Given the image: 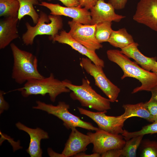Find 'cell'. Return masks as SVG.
<instances>
[{"instance_id":"4316f807","label":"cell","mask_w":157,"mask_h":157,"mask_svg":"<svg viewBox=\"0 0 157 157\" xmlns=\"http://www.w3.org/2000/svg\"><path fill=\"white\" fill-rule=\"evenodd\" d=\"M144 104L147 109L153 117L157 114V101L156 100L151 97L150 100Z\"/></svg>"},{"instance_id":"ffe728a7","label":"cell","mask_w":157,"mask_h":157,"mask_svg":"<svg viewBox=\"0 0 157 157\" xmlns=\"http://www.w3.org/2000/svg\"><path fill=\"white\" fill-rule=\"evenodd\" d=\"M108 42L112 46L121 49L135 42L132 36L125 28L113 30Z\"/></svg>"},{"instance_id":"6da1fadb","label":"cell","mask_w":157,"mask_h":157,"mask_svg":"<svg viewBox=\"0 0 157 157\" xmlns=\"http://www.w3.org/2000/svg\"><path fill=\"white\" fill-rule=\"evenodd\" d=\"M106 54L109 60L117 64L123 72L121 79L126 77H132L138 79L141 83V85L134 88L132 93L142 91H151L157 85V76L155 73L140 67L120 51L109 49L107 51Z\"/></svg>"},{"instance_id":"8d00e7d4","label":"cell","mask_w":157,"mask_h":157,"mask_svg":"<svg viewBox=\"0 0 157 157\" xmlns=\"http://www.w3.org/2000/svg\"><path fill=\"white\" fill-rule=\"evenodd\" d=\"M153 122H157V114L155 116L153 117Z\"/></svg>"},{"instance_id":"4dcf8cb0","label":"cell","mask_w":157,"mask_h":157,"mask_svg":"<svg viewBox=\"0 0 157 157\" xmlns=\"http://www.w3.org/2000/svg\"><path fill=\"white\" fill-rule=\"evenodd\" d=\"M4 91L0 90V114L2 113L5 110H8L9 108V105L4 99Z\"/></svg>"},{"instance_id":"e0dca14e","label":"cell","mask_w":157,"mask_h":157,"mask_svg":"<svg viewBox=\"0 0 157 157\" xmlns=\"http://www.w3.org/2000/svg\"><path fill=\"white\" fill-rule=\"evenodd\" d=\"M18 16L4 17L0 21V49H4L19 36Z\"/></svg>"},{"instance_id":"5b68a950","label":"cell","mask_w":157,"mask_h":157,"mask_svg":"<svg viewBox=\"0 0 157 157\" xmlns=\"http://www.w3.org/2000/svg\"><path fill=\"white\" fill-rule=\"evenodd\" d=\"M37 23L34 26L28 22L25 23L26 31L22 36L24 44L26 45H32L35 37L38 35H50V39L58 33L63 26V20L60 16L47 15L41 11Z\"/></svg>"},{"instance_id":"277c9868","label":"cell","mask_w":157,"mask_h":157,"mask_svg":"<svg viewBox=\"0 0 157 157\" xmlns=\"http://www.w3.org/2000/svg\"><path fill=\"white\" fill-rule=\"evenodd\" d=\"M15 90L20 92L24 97L32 95L40 94L44 96L48 94L50 100L53 102L60 94L71 91L62 81L55 78L52 73L47 77L29 80L26 82L23 87Z\"/></svg>"},{"instance_id":"cb8c5ba5","label":"cell","mask_w":157,"mask_h":157,"mask_svg":"<svg viewBox=\"0 0 157 157\" xmlns=\"http://www.w3.org/2000/svg\"><path fill=\"white\" fill-rule=\"evenodd\" d=\"M144 136L134 137L126 140L124 147L121 149V157H136L137 149L140 144Z\"/></svg>"},{"instance_id":"5bb4252c","label":"cell","mask_w":157,"mask_h":157,"mask_svg":"<svg viewBox=\"0 0 157 157\" xmlns=\"http://www.w3.org/2000/svg\"><path fill=\"white\" fill-rule=\"evenodd\" d=\"M65 143L62 154L64 157L74 156L81 152H84L87 146L91 143L89 136L79 131L76 128H72Z\"/></svg>"},{"instance_id":"7c38bea8","label":"cell","mask_w":157,"mask_h":157,"mask_svg":"<svg viewBox=\"0 0 157 157\" xmlns=\"http://www.w3.org/2000/svg\"><path fill=\"white\" fill-rule=\"evenodd\" d=\"M133 19L157 32V0H140Z\"/></svg>"},{"instance_id":"d590c367","label":"cell","mask_w":157,"mask_h":157,"mask_svg":"<svg viewBox=\"0 0 157 157\" xmlns=\"http://www.w3.org/2000/svg\"><path fill=\"white\" fill-rule=\"evenodd\" d=\"M152 72L155 73L157 76V62H156L154 67L151 70Z\"/></svg>"},{"instance_id":"d4e9b609","label":"cell","mask_w":157,"mask_h":157,"mask_svg":"<svg viewBox=\"0 0 157 157\" xmlns=\"http://www.w3.org/2000/svg\"><path fill=\"white\" fill-rule=\"evenodd\" d=\"M157 133V122H154L152 124L143 126L141 130L138 131L129 132L124 130V132L122 135L126 141L134 137Z\"/></svg>"},{"instance_id":"30bf717a","label":"cell","mask_w":157,"mask_h":157,"mask_svg":"<svg viewBox=\"0 0 157 157\" xmlns=\"http://www.w3.org/2000/svg\"><path fill=\"white\" fill-rule=\"evenodd\" d=\"M68 23L70 28L68 33L75 40L91 50L95 51L102 48L95 37L96 24H84L72 19Z\"/></svg>"},{"instance_id":"2e32d148","label":"cell","mask_w":157,"mask_h":157,"mask_svg":"<svg viewBox=\"0 0 157 157\" xmlns=\"http://www.w3.org/2000/svg\"><path fill=\"white\" fill-rule=\"evenodd\" d=\"M19 130L27 133L30 136V142L27 153L31 157H41L42 154L41 148V141L42 139L49 138L48 133L40 128L33 129L28 127L20 122L15 124Z\"/></svg>"},{"instance_id":"f546056e","label":"cell","mask_w":157,"mask_h":157,"mask_svg":"<svg viewBox=\"0 0 157 157\" xmlns=\"http://www.w3.org/2000/svg\"><path fill=\"white\" fill-rule=\"evenodd\" d=\"M79 5L87 10L94 6L99 0H78Z\"/></svg>"},{"instance_id":"e575fe53","label":"cell","mask_w":157,"mask_h":157,"mask_svg":"<svg viewBox=\"0 0 157 157\" xmlns=\"http://www.w3.org/2000/svg\"><path fill=\"white\" fill-rule=\"evenodd\" d=\"M151 96L157 101V85L154 87L151 90Z\"/></svg>"},{"instance_id":"d6986e66","label":"cell","mask_w":157,"mask_h":157,"mask_svg":"<svg viewBox=\"0 0 157 157\" xmlns=\"http://www.w3.org/2000/svg\"><path fill=\"white\" fill-rule=\"evenodd\" d=\"M124 112L121 115L122 117L127 119L132 117H138L153 122V117L145 106L144 103L140 102L136 104H126L122 106Z\"/></svg>"},{"instance_id":"ac0fdd59","label":"cell","mask_w":157,"mask_h":157,"mask_svg":"<svg viewBox=\"0 0 157 157\" xmlns=\"http://www.w3.org/2000/svg\"><path fill=\"white\" fill-rule=\"evenodd\" d=\"M138 44L134 42L121 49V52L129 58L134 59L144 69L150 71L153 69L157 60L156 57H149L143 54L138 49Z\"/></svg>"},{"instance_id":"ba28073f","label":"cell","mask_w":157,"mask_h":157,"mask_svg":"<svg viewBox=\"0 0 157 157\" xmlns=\"http://www.w3.org/2000/svg\"><path fill=\"white\" fill-rule=\"evenodd\" d=\"M93 133H87L93 144L92 151L101 154L110 149H122L126 141L121 134L111 133L99 129Z\"/></svg>"},{"instance_id":"7402d4cb","label":"cell","mask_w":157,"mask_h":157,"mask_svg":"<svg viewBox=\"0 0 157 157\" xmlns=\"http://www.w3.org/2000/svg\"><path fill=\"white\" fill-rule=\"evenodd\" d=\"M19 7L17 0H0V16H18Z\"/></svg>"},{"instance_id":"83f0119b","label":"cell","mask_w":157,"mask_h":157,"mask_svg":"<svg viewBox=\"0 0 157 157\" xmlns=\"http://www.w3.org/2000/svg\"><path fill=\"white\" fill-rule=\"evenodd\" d=\"M121 149H110L102 154L101 157H119L121 156Z\"/></svg>"},{"instance_id":"836d02e7","label":"cell","mask_w":157,"mask_h":157,"mask_svg":"<svg viewBox=\"0 0 157 157\" xmlns=\"http://www.w3.org/2000/svg\"><path fill=\"white\" fill-rule=\"evenodd\" d=\"M48 153L50 157H64L62 153L59 154L57 153L50 148L48 149Z\"/></svg>"},{"instance_id":"7a4b0ae2","label":"cell","mask_w":157,"mask_h":157,"mask_svg":"<svg viewBox=\"0 0 157 157\" xmlns=\"http://www.w3.org/2000/svg\"><path fill=\"white\" fill-rule=\"evenodd\" d=\"M10 47L13 58L12 77L21 84L33 79L44 78L38 69V59L31 53L19 49L13 43Z\"/></svg>"},{"instance_id":"4fadbf2b","label":"cell","mask_w":157,"mask_h":157,"mask_svg":"<svg viewBox=\"0 0 157 157\" xmlns=\"http://www.w3.org/2000/svg\"><path fill=\"white\" fill-rule=\"evenodd\" d=\"M113 6L105 2L104 0H99L95 5L90 10L91 21V24H96L104 22L113 21L118 22L126 17L115 13Z\"/></svg>"},{"instance_id":"3957f363","label":"cell","mask_w":157,"mask_h":157,"mask_svg":"<svg viewBox=\"0 0 157 157\" xmlns=\"http://www.w3.org/2000/svg\"><path fill=\"white\" fill-rule=\"evenodd\" d=\"M62 81L72 91L70 94L71 98L74 100L78 101L82 106L99 112L107 111L111 109V102L109 99L96 92L91 86L88 79L83 78L81 85L73 84L67 79Z\"/></svg>"},{"instance_id":"52a82bcc","label":"cell","mask_w":157,"mask_h":157,"mask_svg":"<svg viewBox=\"0 0 157 157\" xmlns=\"http://www.w3.org/2000/svg\"><path fill=\"white\" fill-rule=\"evenodd\" d=\"M80 65L93 77L95 85L105 94L111 102H118L120 89L107 77L104 72L103 67L96 65L87 57L81 59Z\"/></svg>"},{"instance_id":"9c48e42d","label":"cell","mask_w":157,"mask_h":157,"mask_svg":"<svg viewBox=\"0 0 157 157\" xmlns=\"http://www.w3.org/2000/svg\"><path fill=\"white\" fill-rule=\"evenodd\" d=\"M77 109L80 114L88 117L95 122L99 129L115 134L123 133L124 123L126 119L123 118L121 115L110 116L105 114L107 111L94 112L80 107H77Z\"/></svg>"},{"instance_id":"9a60e30c","label":"cell","mask_w":157,"mask_h":157,"mask_svg":"<svg viewBox=\"0 0 157 157\" xmlns=\"http://www.w3.org/2000/svg\"><path fill=\"white\" fill-rule=\"evenodd\" d=\"M50 39L54 42H57L59 43L69 45L73 49L89 58L96 65L103 68L104 67V61L99 58L95 51L87 48L74 39L68 32L65 31H61L59 34H57L53 37Z\"/></svg>"},{"instance_id":"603a6c76","label":"cell","mask_w":157,"mask_h":157,"mask_svg":"<svg viewBox=\"0 0 157 157\" xmlns=\"http://www.w3.org/2000/svg\"><path fill=\"white\" fill-rule=\"evenodd\" d=\"M112 24L111 22H104L96 24L95 35L99 43L108 42L113 31Z\"/></svg>"},{"instance_id":"f1b7e54d","label":"cell","mask_w":157,"mask_h":157,"mask_svg":"<svg viewBox=\"0 0 157 157\" xmlns=\"http://www.w3.org/2000/svg\"><path fill=\"white\" fill-rule=\"evenodd\" d=\"M128 0H109L108 3L111 4L115 9L121 10L126 6Z\"/></svg>"},{"instance_id":"d6a6232c","label":"cell","mask_w":157,"mask_h":157,"mask_svg":"<svg viewBox=\"0 0 157 157\" xmlns=\"http://www.w3.org/2000/svg\"><path fill=\"white\" fill-rule=\"evenodd\" d=\"M73 157H101V154L96 153H93V154H88L84 152L79 153Z\"/></svg>"},{"instance_id":"484cf974","label":"cell","mask_w":157,"mask_h":157,"mask_svg":"<svg viewBox=\"0 0 157 157\" xmlns=\"http://www.w3.org/2000/svg\"><path fill=\"white\" fill-rule=\"evenodd\" d=\"M142 157H157V142L145 140L142 141Z\"/></svg>"},{"instance_id":"44dd1931","label":"cell","mask_w":157,"mask_h":157,"mask_svg":"<svg viewBox=\"0 0 157 157\" xmlns=\"http://www.w3.org/2000/svg\"><path fill=\"white\" fill-rule=\"evenodd\" d=\"M19 4L18 14L19 20L26 15L31 18L33 23L36 24L38 21L39 15L35 10L34 6L39 5L40 2L43 0H17Z\"/></svg>"},{"instance_id":"8fae6325","label":"cell","mask_w":157,"mask_h":157,"mask_svg":"<svg viewBox=\"0 0 157 157\" xmlns=\"http://www.w3.org/2000/svg\"><path fill=\"white\" fill-rule=\"evenodd\" d=\"M39 5L49 9L51 15L68 17L79 23L84 24H91V19L90 12L82 7L80 5L76 6L65 7L58 3L42 1Z\"/></svg>"},{"instance_id":"1f68e13d","label":"cell","mask_w":157,"mask_h":157,"mask_svg":"<svg viewBox=\"0 0 157 157\" xmlns=\"http://www.w3.org/2000/svg\"><path fill=\"white\" fill-rule=\"evenodd\" d=\"M67 7L76 6L79 5L78 0H58Z\"/></svg>"},{"instance_id":"8992f818","label":"cell","mask_w":157,"mask_h":157,"mask_svg":"<svg viewBox=\"0 0 157 157\" xmlns=\"http://www.w3.org/2000/svg\"><path fill=\"white\" fill-rule=\"evenodd\" d=\"M36 103L37 106H33V108L42 110L56 116L63 121V125L68 129L77 127L95 131L99 129L91 123L84 121L70 113L69 105L64 101H59L56 106L40 101H37Z\"/></svg>"}]
</instances>
